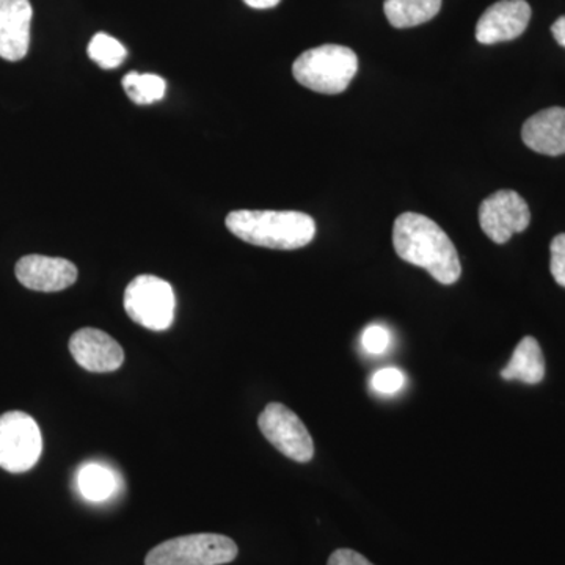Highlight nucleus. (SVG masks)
I'll list each match as a JSON object with an SVG mask.
<instances>
[{"mask_svg": "<svg viewBox=\"0 0 565 565\" xmlns=\"http://www.w3.org/2000/svg\"><path fill=\"white\" fill-rule=\"evenodd\" d=\"M371 385L375 392L390 396V394L399 393L404 388L405 374L397 367H384L373 375Z\"/></svg>", "mask_w": 565, "mask_h": 565, "instance_id": "aec40b11", "label": "nucleus"}, {"mask_svg": "<svg viewBox=\"0 0 565 565\" xmlns=\"http://www.w3.org/2000/svg\"><path fill=\"white\" fill-rule=\"evenodd\" d=\"M43 437L39 424L24 412L0 416V468L9 473H25L39 462Z\"/></svg>", "mask_w": 565, "mask_h": 565, "instance_id": "423d86ee", "label": "nucleus"}, {"mask_svg": "<svg viewBox=\"0 0 565 565\" xmlns=\"http://www.w3.org/2000/svg\"><path fill=\"white\" fill-rule=\"evenodd\" d=\"M259 430L275 449L294 462L313 459V437L292 411L280 403H270L258 418Z\"/></svg>", "mask_w": 565, "mask_h": 565, "instance_id": "0eeeda50", "label": "nucleus"}, {"mask_svg": "<svg viewBox=\"0 0 565 565\" xmlns=\"http://www.w3.org/2000/svg\"><path fill=\"white\" fill-rule=\"evenodd\" d=\"M552 253V262H550V270L557 285L565 288V234H557L550 245Z\"/></svg>", "mask_w": 565, "mask_h": 565, "instance_id": "412c9836", "label": "nucleus"}, {"mask_svg": "<svg viewBox=\"0 0 565 565\" xmlns=\"http://www.w3.org/2000/svg\"><path fill=\"white\" fill-rule=\"evenodd\" d=\"M31 0H0V57L20 62L31 47Z\"/></svg>", "mask_w": 565, "mask_h": 565, "instance_id": "f8f14e48", "label": "nucleus"}, {"mask_svg": "<svg viewBox=\"0 0 565 565\" xmlns=\"http://www.w3.org/2000/svg\"><path fill=\"white\" fill-rule=\"evenodd\" d=\"M18 281L39 292L65 291L77 281V267L68 259L28 255L17 263Z\"/></svg>", "mask_w": 565, "mask_h": 565, "instance_id": "9b49d317", "label": "nucleus"}, {"mask_svg": "<svg viewBox=\"0 0 565 565\" xmlns=\"http://www.w3.org/2000/svg\"><path fill=\"white\" fill-rule=\"evenodd\" d=\"M239 553L233 539L222 534H191L170 539L151 550L145 565H225Z\"/></svg>", "mask_w": 565, "mask_h": 565, "instance_id": "20e7f679", "label": "nucleus"}, {"mask_svg": "<svg viewBox=\"0 0 565 565\" xmlns=\"http://www.w3.org/2000/svg\"><path fill=\"white\" fill-rule=\"evenodd\" d=\"M504 381H519L527 385H537L545 377V359L541 344L533 337H525L516 345L508 366L501 371Z\"/></svg>", "mask_w": 565, "mask_h": 565, "instance_id": "4468645a", "label": "nucleus"}, {"mask_svg": "<svg viewBox=\"0 0 565 565\" xmlns=\"http://www.w3.org/2000/svg\"><path fill=\"white\" fill-rule=\"evenodd\" d=\"M126 313L134 322L152 330L163 332L174 321L177 299L169 281L156 275H139L129 282L125 291Z\"/></svg>", "mask_w": 565, "mask_h": 565, "instance_id": "39448f33", "label": "nucleus"}, {"mask_svg": "<svg viewBox=\"0 0 565 565\" xmlns=\"http://www.w3.org/2000/svg\"><path fill=\"white\" fill-rule=\"evenodd\" d=\"M482 232L494 244H505L530 226V206L515 191H498L487 196L479 207Z\"/></svg>", "mask_w": 565, "mask_h": 565, "instance_id": "6e6552de", "label": "nucleus"}, {"mask_svg": "<svg viewBox=\"0 0 565 565\" xmlns=\"http://www.w3.org/2000/svg\"><path fill=\"white\" fill-rule=\"evenodd\" d=\"M250 9L255 10H269L277 7L281 0H244Z\"/></svg>", "mask_w": 565, "mask_h": 565, "instance_id": "b1692460", "label": "nucleus"}, {"mask_svg": "<svg viewBox=\"0 0 565 565\" xmlns=\"http://www.w3.org/2000/svg\"><path fill=\"white\" fill-rule=\"evenodd\" d=\"M226 228L244 243L273 250H297L316 236L313 217L297 211H233Z\"/></svg>", "mask_w": 565, "mask_h": 565, "instance_id": "f03ea898", "label": "nucleus"}, {"mask_svg": "<svg viewBox=\"0 0 565 565\" xmlns=\"http://www.w3.org/2000/svg\"><path fill=\"white\" fill-rule=\"evenodd\" d=\"M362 345L364 351L371 355H382L392 345V332L381 323H371L364 329Z\"/></svg>", "mask_w": 565, "mask_h": 565, "instance_id": "6ab92c4d", "label": "nucleus"}, {"mask_svg": "<svg viewBox=\"0 0 565 565\" xmlns=\"http://www.w3.org/2000/svg\"><path fill=\"white\" fill-rule=\"evenodd\" d=\"M552 33L557 43H559L565 50V14L564 17H561L559 20H556L555 24L552 25Z\"/></svg>", "mask_w": 565, "mask_h": 565, "instance_id": "5701e85b", "label": "nucleus"}, {"mask_svg": "<svg viewBox=\"0 0 565 565\" xmlns=\"http://www.w3.org/2000/svg\"><path fill=\"white\" fill-rule=\"evenodd\" d=\"M444 0H385L386 20L396 29H411L434 20Z\"/></svg>", "mask_w": 565, "mask_h": 565, "instance_id": "2eb2a0df", "label": "nucleus"}, {"mask_svg": "<svg viewBox=\"0 0 565 565\" xmlns=\"http://www.w3.org/2000/svg\"><path fill=\"white\" fill-rule=\"evenodd\" d=\"M522 139L530 150L545 156L565 154V109L550 107L527 118Z\"/></svg>", "mask_w": 565, "mask_h": 565, "instance_id": "ddd939ff", "label": "nucleus"}, {"mask_svg": "<svg viewBox=\"0 0 565 565\" xmlns=\"http://www.w3.org/2000/svg\"><path fill=\"white\" fill-rule=\"evenodd\" d=\"M122 88L134 103L148 106L161 102L166 96L167 82L158 74H139L131 71L122 77Z\"/></svg>", "mask_w": 565, "mask_h": 565, "instance_id": "f3484780", "label": "nucleus"}, {"mask_svg": "<svg viewBox=\"0 0 565 565\" xmlns=\"http://www.w3.org/2000/svg\"><path fill=\"white\" fill-rule=\"evenodd\" d=\"M77 486L85 500L103 503L117 492V476L104 465L88 463L82 467Z\"/></svg>", "mask_w": 565, "mask_h": 565, "instance_id": "dca6fc26", "label": "nucleus"}, {"mask_svg": "<svg viewBox=\"0 0 565 565\" xmlns=\"http://www.w3.org/2000/svg\"><path fill=\"white\" fill-rule=\"evenodd\" d=\"M359 57L340 44H322L303 52L292 65V74L308 90L340 95L355 77Z\"/></svg>", "mask_w": 565, "mask_h": 565, "instance_id": "7ed1b4c3", "label": "nucleus"}, {"mask_svg": "<svg viewBox=\"0 0 565 565\" xmlns=\"http://www.w3.org/2000/svg\"><path fill=\"white\" fill-rule=\"evenodd\" d=\"M88 55L99 68L115 70L128 57V51L114 36L99 32L93 36L90 44H88Z\"/></svg>", "mask_w": 565, "mask_h": 565, "instance_id": "a211bd4d", "label": "nucleus"}, {"mask_svg": "<svg viewBox=\"0 0 565 565\" xmlns=\"http://www.w3.org/2000/svg\"><path fill=\"white\" fill-rule=\"evenodd\" d=\"M530 21L531 7L526 0H500L479 18L476 40L481 44H497L519 39Z\"/></svg>", "mask_w": 565, "mask_h": 565, "instance_id": "1a4fd4ad", "label": "nucleus"}, {"mask_svg": "<svg viewBox=\"0 0 565 565\" xmlns=\"http://www.w3.org/2000/svg\"><path fill=\"white\" fill-rule=\"evenodd\" d=\"M327 565H374L371 564L370 561L366 559L360 553L353 552V550L343 548L337 550V552L332 553V556L329 557V563Z\"/></svg>", "mask_w": 565, "mask_h": 565, "instance_id": "4be33fe9", "label": "nucleus"}, {"mask_svg": "<svg viewBox=\"0 0 565 565\" xmlns=\"http://www.w3.org/2000/svg\"><path fill=\"white\" fill-rule=\"evenodd\" d=\"M70 352L76 363L90 373H114L125 363L121 345L110 334L92 327L77 330L71 337Z\"/></svg>", "mask_w": 565, "mask_h": 565, "instance_id": "9d476101", "label": "nucleus"}, {"mask_svg": "<svg viewBox=\"0 0 565 565\" xmlns=\"http://www.w3.org/2000/svg\"><path fill=\"white\" fill-rule=\"evenodd\" d=\"M393 245L405 263L427 270L441 285H455L462 275L459 253L433 218L405 212L394 222Z\"/></svg>", "mask_w": 565, "mask_h": 565, "instance_id": "f257e3e1", "label": "nucleus"}]
</instances>
